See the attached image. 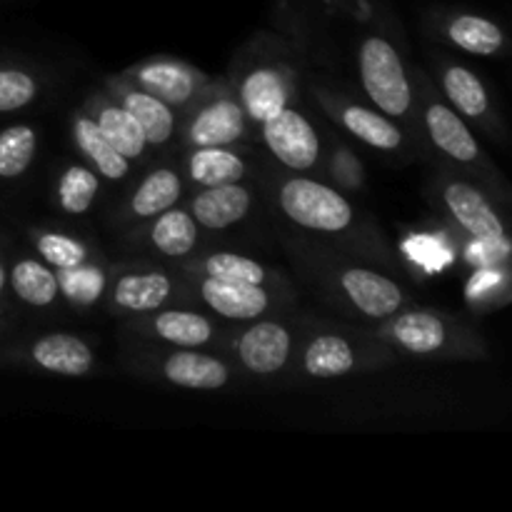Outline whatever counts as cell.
Segmentation results:
<instances>
[{
  "label": "cell",
  "mask_w": 512,
  "mask_h": 512,
  "mask_svg": "<svg viewBox=\"0 0 512 512\" xmlns=\"http://www.w3.org/2000/svg\"><path fill=\"white\" fill-rule=\"evenodd\" d=\"M170 280L160 273L125 275L115 285V303L128 310H155L168 300Z\"/></svg>",
  "instance_id": "obj_14"
},
{
  "label": "cell",
  "mask_w": 512,
  "mask_h": 512,
  "mask_svg": "<svg viewBox=\"0 0 512 512\" xmlns=\"http://www.w3.org/2000/svg\"><path fill=\"white\" fill-rule=\"evenodd\" d=\"M290 353V335L278 323H258L240 338V358L253 373H278Z\"/></svg>",
  "instance_id": "obj_5"
},
{
  "label": "cell",
  "mask_w": 512,
  "mask_h": 512,
  "mask_svg": "<svg viewBox=\"0 0 512 512\" xmlns=\"http://www.w3.org/2000/svg\"><path fill=\"white\" fill-rule=\"evenodd\" d=\"M35 155V133L28 125H13L0 133V178H18Z\"/></svg>",
  "instance_id": "obj_28"
},
{
  "label": "cell",
  "mask_w": 512,
  "mask_h": 512,
  "mask_svg": "<svg viewBox=\"0 0 512 512\" xmlns=\"http://www.w3.org/2000/svg\"><path fill=\"white\" fill-rule=\"evenodd\" d=\"M395 338L413 353H433L445 345V325L433 313H405L395 320Z\"/></svg>",
  "instance_id": "obj_20"
},
{
  "label": "cell",
  "mask_w": 512,
  "mask_h": 512,
  "mask_svg": "<svg viewBox=\"0 0 512 512\" xmlns=\"http://www.w3.org/2000/svg\"><path fill=\"white\" fill-rule=\"evenodd\" d=\"M355 365L353 348L338 335H320L305 353V370L313 378H340Z\"/></svg>",
  "instance_id": "obj_15"
},
{
  "label": "cell",
  "mask_w": 512,
  "mask_h": 512,
  "mask_svg": "<svg viewBox=\"0 0 512 512\" xmlns=\"http://www.w3.org/2000/svg\"><path fill=\"white\" fill-rule=\"evenodd\" d=\"M165 378L183 388L218 390L228 383V368L210 355L175 353L165 363Z\"/></svg>",
  "instance_id": "obj_11"
},
{
  "label": "cell",
  "mask_w": 512,
  "mask_h": 512,
  "mask_svg": "<svg viewBox=\"0 0 512 512\" xmlns=\"http://www.w3.org/2000/svg\"><path fill=\"white\" fill-rule=\"evenodd\" d=\"M60 288L75 303H93L98 300V295L103 293L105 278L100 270L95 268H83V265H75V268H65L58 278Z\"/></svg>",
  "instance_id": "obj_32"
},
{
  "label": "cell",
  "mask_w": 512,
  "mask_h": 512,
  "mask_svg": "<svg viewBox=\"0 0 512 512\" xmlns=\"http://www.w3.org/2000/svg\"><path fill=\"white\" fill-rule=\"evenodd\" d=\"M245 175V163L235 153L223 148H200L190 158V178L200 185H225L238 183Z\"/></svg>",
  "instance_id": "obj_18"
},
{
  "label": "cell",
  "mask_w": 512,
  "mask_h": 512,
  "mask_svg": "<svg viewBox=\"0 0 512 512\" xmlns=\"http://www.w3.org/2000/svg\"><path fill=\"white\" fill-rule=\"evenodd\" d=\"M203 298L215 313L235 320L258 318L268 308V295L260 285L253 283H228V280L208 278L203 283Z\"/></svg>",
  "instance_id": "obj_8"
},
{
  "label": "cell",
  "mask_w": 512,
  "mask_h": 512,
  "mask_svg": "<svg viewBox=\"0 0 512 512\" xmlns=\"http://www.w3.org/2000/svg\"><path fill=\"white\" fill-rule=\"evenodd\" d=\"M450 40L473 55H493L503 48V30L478 15H458L448 28Z\"/></svg>",
  "instance_id": "obj_19"
},
{
  "label": "cell",
  "mask_w": 512,
  "mask_h": 512,
  "mask_svg": "<svg viewBox=\"0 0 512 512\" xmlns=\"http://www.w3.org/2000/svg\"><path fill=\"white\" fill-rule=\"evenodd\" d=\"M263 125L265 143L270 145V150H273L280 163L295 170L313 168L320 153V143L318 133L303 115L283 108L278 115L265 120Z\"/></svg>",
  "instance_id": "obj_3"
},
{
  "label": "cell",
  "mask_w": 512,
  "mask_h": 512,
  "mask_svg": "<svg viewBox=\"0 0 512 512\" xmlns=\"http://www.w3.org/2000/svg\"><path fill=\"white\" fill-rule=\"evenodd\" d=\"M38 250L43 253V258L48 263H53L55 268H75V265H83L85 260V248L78 240L68 238V235L58 233H45L38 238Z\"/></svg>",
  "instance_id": "obj_34"
},
{
  "label": "cell",
  "mask_w": 512,
  "mask_h": 512,
  "mask_svg": "<svg viewBox=\"0 0 512 512\" xmlns=\"http://www.w3.org/2000/svg\"><path fill=\"white\" fill-rule=\"evenodd\" d=\"M195 240H198V228H195V220L185 210L168 208V213L163 210V215H160L153 228V243L160 253L178 258V255L193 250Z\"/></svg>",
  "instance_id": "obj_25"
},
{
  "label": "cell",
  "mask_w": 512,
  "mask_h": 512,
  "mask_svg": "<svg viewBox=\"0 0 512 512\" xmlns=\"http://www.w3.org/2000/svg\"><path fill=\"white\" fill-rule=\"evenodd\" d=\"M360 75L373 103L390 115H403L410 108V83L405 78L400 55L383 38H368L360 50Z\"/></svg>",
  "instance_id": "obj_1"
},
{
  "label": "cell",
  "mask_w": 512,
  "mask_h": 512,
  "mask_svg": "<svg viewBox=\"0 0 512 512\" xmlns=\"http://www.w3.org/2000/svg\"><path fill=\"white\" fill-rule=\"evenodd\" d=\"M343 288L350 295L358 310H363L370 318H385V315L395 313L403 303V293L398 285L385 275L373 273V270H345L343 273Z\"/></svg>",
  "instance_id": "obj_6"
},
{
  "label": "cell",
  "mask_w": 512,
  "mask_h": 512,
  "mask_svg": "<svg viewBox=\"0 0 512 512\" xmlns=\"http://www.w3.org/2000/svg\"><path fill=\"white\" fill-rule=\"evenodd\" d=\"M38 93V85L23 70H0V113H10L30 100Z\"/></svg>",
  "instance_id": "obj_33"
},
{
  "label": "cell",
  "mask_w": 512,
  "mask_h": 512,
  "mask_svg": "<svg viewBox=\"0 0 512 512\" xmlns=\"http://www.w3.org/2000/svg\"><path fill=\"white\" fill-rule=\"evenodd\" d=\"M13 290L28 305L43 308L58 295V278L38 260H20L13 268Z\"/></svg>",
  "instance_id": "obj_24"
},
{
  "label": "cell",
  "mask_w": 512,
  "mask_h": 512,
  "mask_svg": "<svg viewBox=\"0 0 512 512\" xmlns=\"http://www.w3.org/2000/svg\"><path fill=\"white\" fill-rule=\"evenodd\" d=\"M100 133L123 158H138L145 148V135L125 108H105L98 118Z\"/></svg>",
  "instance_id": "obj_26"
},
{
  "label": "cell",
  "mask_w": 512,
  "mask_h": 512,
  "mask_svg": "<svg viewBox=\"0 0 512 512\" xmlns=\"http://www.w3.org/2000/svg\"><path fill=\"white\" fill-rule=\"evenodd\" d=\"M3 288H5V268L0 265V290H3Z\"/></svg>",
  "instance_id": "obj_35"
},
{
  "label": "cell",
  "mask_w": 512,
  "mask_h": 512,
  "mask_svg": "<svg viewBox=\"0 0 512 512\" xmlns=\"http://www.w3.org/2000/svg\"><path fill=\"white\" fill-rule=\"evenodd\" d=\"M280 205L290 220L310 230L335 233V230L348 228L353 220V208L348 200L315 180L295 178L285 183L280 190Z\"/></svg>",
  "instance_id": "obj_2"
},
{
  "label": "cell",
  "mask_w": 512,
  "mask_h": 512,
  "mask_svg": "<svg viewBox=\"0 0 512 512\" xmlns=\"http://www.w3.org/2000/svg\"><path fill=\"white\" fill-rule=\"evenodd\" d=\"M205 270H208V278L228 280V283L260 285L265 280L263 265H258L255 260L243 258V255H233V253H218V255H213V258H208Z\"/></svg>",
  "instance_id": "obj_31"
},
{
  "label": "cell",
  "mask_w": 512,
  "mask_h": 512,
  "mask_svg": "<svg viewBox=\"0 0 512 512\" xmlns=\"http://www.w3.org/2000/svg\"><path fill=\"white\" fill-rule=\"evenodd\" d=\"M445 203H448L450 213L458 218V223L463 225L468 233H473L480 243H485L488 248H500L503 253L510 248L503 223H500L495 210L488 205V200L483 198V193L475 190L473 185H448V188H445Z\"/></svg>",
  "instance_id": "obj_4"
},
{
  "label": "cell",
  "mask_w": 512,
  "mask_h": 512,
  "mask_svg": "<svg viewBox=\"0 0 512 512\" xmlns=\"http://www.w3.org/2000/svg\"><path fill=\"white\" fill-rule=\"evenodd\" d=\"M243 103L250 118L260 120V123L270 120L288 103L283 78L275 70H255L243 83Z\"/></svg>",
  "instance_id": "obj_13"
},
{
  "label": "cell",
  "mask_w": 512,
  "mask_h": 512,
  "mask_svg": "<svg viewBox=\"0 0 512 512\" xmlns=\"http://www.w3.org/2000/svg\"><path fill=\"white\" fill-rule=\"evenodd\" d=\"M138 78L148 88V93L160 98L163 103L180 105L193 95V75L180 68V65L153 63L140 70Z\"/></svg>",
  "instance_id": "obj_21"
},
{
  "label": "cell",
  "mask_w": 512,
  "mask_h": 512,
  "mask_svg": "<svg viewBox=\"0 0 512 512\" xmlns=\"http://www.w3.org/2000/svg\"><path fill=\"white\" fill-rule=\"evenodd\" d=\"M343 123H345V128L355 135V138L365 140V143L373 145V148H380V150L398 148L400 140H403L400 130L395 128L390 120H385L383 115L373 113V110L358 108V105L345 110Z\"/></svg>",
  "instance_id": "obj_27"
},
{
  "label": "cell",
  "mask_w": 512,
  "mask_h": 512,
  "mask_svg": "<svg viewBox=\"0 0 512 512\" xmlns=\"http://www.w3.org/2000/svg\"><path fill=\"white\" fill-rule=\"evenodd\" d=\"M155 330L163 340L183 348H198L213 338V325L198 313H185V310H168L155 318Z\"/></svg>",
  "instance_id": "obj_22"
},
{
  "label": "cell",
  "mask_w": 512,
  "mask_h": 512,
  "mask_svg": "<svg viewBox=\"0 0 512 512\" xmlns=\"http://www.w3.org/2000/svg\"><path fill=\"white\" fill-rule=\"evenodd\" d=\"M250 193L238 183L210 185L193 200V215L200 225L210 230L228 228L248 215Z\"/></svg>",
  "instance_id": "obj_7"
},
{
  "label": "cell",
  "mask_w": 512,
  "mask_h": 512,
  "mask_svg": "<svg viewBox=\"0 0 512 512\" xmlns=\"http://www.w3.org/2000/svg\"><path fill=\"white\" fill-rule=\"evenodd\" d=\"M125 110L133 115L138 128L143 130L145 140L153 145L165 143L173 135V113L168 103L150 93H130L125 95Z\"/></svg>",
  "instance_id": "obj_16"
},
{
  "label": "cell",
  "mask_w": 512,
  "mask_h": 512,
  "mask_svg": "<svg viewBox=\"0 0 512 512\" xmlns=\"http://www.w3.org/2000/svg\"><path fill=\"white\" fill-rule=\"evenodd\" d=\"M425 120H428V130L440 150L453 155L460 163H470V160L478 158V143H475L473 133L465 128V123L453 110L435 103L425 113Z\"/></svg>",
  "instance_id": "obj_12"
},
{
  "label": "cell",
  "mask_w": 512,
  "mask_h": 512,
  "mask_svg": "<svg viewBox=\"0 0 512 512\" xmlns=\"http://www.w3.org/2000/svg\"><path fill=\"white\" fill-rule=\"evenodd\" d=\"M75 140H78L80 150L98 165V170L105 178L118 180L128 173V158H123V155L108 143V138L100 133L98 123H93V120L88 118H78V123H75Z\"/></svg>",
  "instance_id": "obj_17"
},
{
  "label": "cell",
  "mask_w": 512,
  "mask_h": 512,
  "mask_svg": "<svg viewBox=\"0 0 512 512\" xmlns=\"http://www.w3.org/2000/svg\"><path fill=\"white\" fill-rule=\"evenodd\" d=\"M445 90H448L450 100L458 105V110H463L470 118H478L488 110V93L478 75L470 73L468 68H450L445 73Z\"/></svg>",
  "instance_id": "obj_29"
},
{
  "label": "cell",
  "mask_w": 512,
  "mask_h": 512,
  "mask_svg": "<svg viewBox=\"0 0 512 512\" xmlns=\"http://www.w3.org/2000/svg\"><path fill=\"white\" fill-rule=\"evenodd\" d=\"M33 358L40 368L58 375H85L93 368V353L80 338L53 333L33 345Z\"/></svg>",
  "instance_id": "obj_9"
},
{
  "label": "cell",
  "mask_w": 512,
  "mask_h": 512,
  "mask_svg": "<svg viewBox=\"0 0 512 512\" xmlns=\"http://www.w3.org/2000/svg\"><path fill=\"white\" fill-rule=\"evenodd\" d=\"M180 198V178L173 170H155L140 183L138 193L133 195V213L140 218H150L163 210L173 208Z\"/></svg>",
  "instance_id": "obj_23"
},
{
  "label": "cell",
  "mask_w": 512,
  "mask_h": 512,
  "mask_svg": "<svg viewBox=\"0 0 512 512\" xmlns=\"http://www.w3.org/2000/svg\"><path fill=\"white\" fill-rule=\"evenodd\" d=\"M245 120L243 110L235 103L220 100V103L208 105L190 125V140L200 148H220L243 135Z\"/></svg>",
  "instance_id": "obj_10"
},
{
  "label": "cell",
  "mask_w": 512,
  "mask_h": 512,
  "mask_svg": "<svg viewBox=\"0 0 512 512\" xmlns=\"http://www.w3.org/2000/svg\"><path fill=\"white\" fill-rule=\"evenodd\" d=\"M95 193H98V178H95L88 168L73 165V168L65 170V175L60 178L58 195L65 213H85V210L93 205Z\"/></svg>",
  "instance_id": "obj_30"
}]
</instances>
